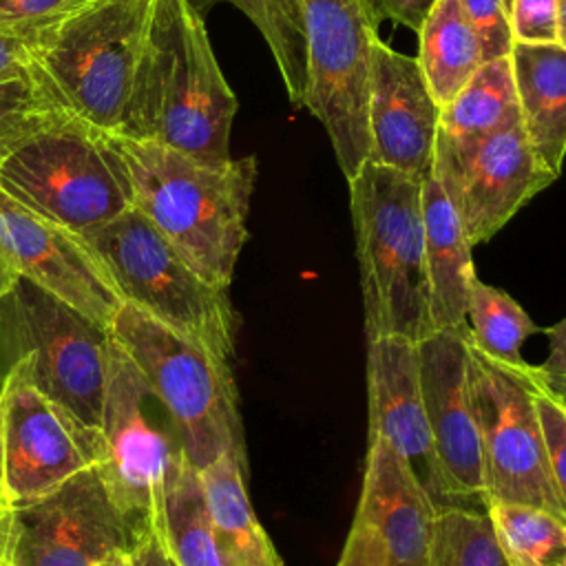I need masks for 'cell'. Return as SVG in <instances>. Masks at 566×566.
I'll return each mask as SVG.
<instances>
[{
	"mask_svg": "<svg viewBox=\"0 0 566 566\" xmlns=\"http://www.w3.org/2000/svg\"><path fill=\"white\" fill-rule=\"evenodd\" d=\"M137 208L212 285L228 290L248 241L256 159H195L166 144L108 133Z\"/></svg>",
	"mask_w": 566,
	"mask_h": 566,
	"instance_id": "obj_1",
	"label": "cell"
},
{
	"mask_svg": "<svg viewBox=\"0 0 566 566\" xmlns=\"http://www.w3.org/2000/svg\"><path fill=\"white\" fill-rule=\"evenodd\" d=\"M431 172L453 203L471 245L489 241L557 177L537 159L522 122L469 148L436 137Z\"/></svg>",
	"mask_w": 566,
	"mask_h": 566,
	"instance_id": "obj_14",
	"label": "cell"
},
{
	"mask_svg": "<svg viewBox=\"0 0 566 566\" xmlns=\"http://www.w3.org/2000/svg\"><path fill=\"white\" fill-rule=\"evenodd\" d=\"M0 338L11 360H24L42 394L86 427L99 429L111 349L106 327L18 279L0 298Z\"/></svg>",
	"mask_w": 566,
	"mask_h": 566,
	"instance_id": "obj_8",
	"label": "cell"
},
{
	"mask_svg": "<svg viewBox=\"0 0 566 566\" xmlns=\"http://www.w3.org/2000/svg\"><path fill=\"white\" fill-rule=\"evenodd\" d=\"M97 566H135L130 553H115L111 557H106L104 562H99Z\"/></svg>",
	"mask_w": 566,
	"mask_h": 566,
	"instance_id": "obj_43",
	"label": "cell"
},
{
	"mask_svg": "<svg viewBox=\"0 0 566 566\" xmlns=\"http://www.w3.org/2000/svg\"><path fill=\"white\" fill-rule=\"evenodd\" d=\"M237 108L195 0H159L122 133L223 164Z\"/></svg>",
	"mask_w": 566,
	"mask_h": 566,
	"instance_id": "obj_2",
	"label": "cell"
},
{
	"mask_svg": "<svg viewBox=\"0 0 566 566\" xmlns=\"http://www.w3.org/2000/svg\"><path fill=\"white\" fill-rule=\"evenodd\" d=\"M69 115L33 69L0 80V161L44 126Z\"/></svg>",
	"mask_w": 566,
	"mask_h": 566,
	"instance_id": "obj_30",
	"label": "cell"
},
{
	"mask_svg": "<svg viewBox=\"0 0 566 566\" xmlns=\"http://www.w3.org/2000/svg\"><path fill=\"white\" fill-rule=\"evenodd\" d=\"M420 387L442 484L451 502L484 500L478 422L469 396L467 327L418 340Z\"/></svg>",
	"mask_w": 566,
	"mask_h": 566,
	"instance_id": "obj_16",
	"label": "cell"
},
{
	"mask_svg": "<svg viewBox=\"0 0 566 566\" xmlns=\"http://www.w3.org/2000/svg\"><path fill=\"white\" fill-rule=\"evenodd\" d=\"M82 237L126 303L232 365L239 316L228 290L208 283L137 208L130 206Z\"/></svg>",
	"mask_w": 566,
	"mask_h": 566,
	"instance_id": "obj_6",
	"label": "cell"
},
{
	"mask_svg": "<svg viewBox=\"0 0 566 566\" xmlns=\"http://www.w3.org/2000/svg\"><path fill=\"white\" fill-rule=\"evenodd\" d=\"M548 336V356L539 365V371L546 376H564L566 378V316L544 329Z\"/></svg>",
	"mask_w": 566,
	"mask_h": 566,
	"instance_id": "obj_38",
	"label": "cell"
},
{
	"mask_svg": "<svg viewBox=\"0 0 566 566\" xmlns=\"http://www.w3.org/2000/svg\"><path fill=\"white\" fill-rule=\"evenodd\" d=\"M440 113L418 57L391 49L376 35L369 55V159L427 177Z\"/></svg>",
	"mask_w": 566,
	"mask_h": 566,
	"instance_id": "obj_17",
	"label": "cell"
},
{
	"mask_svg": "<svg viewBox=\"0 0 566 566\" xmlns=\"http://www.w3.org/2000/svg\"><path fill=\"white\" fill-rule=\"evenodd\" d=\"M148 398L146 380L111 336L99 424L104 460L97 469L137 544L161 535L166 491L179 458V449L150 422Z\"/></svg>",
	"mask_w": 566,
	"mask_h": 566,
	"instance_id": "obj_12",
	"label": "cell"
},
{
	"mask_svg": "<svg viewBox=\"0 0 566 566\" xmlns=\"http://www.w3.org/2000/svg\"><path fill=\"white\" fill-rule=\"evenodd\" d=\"M18 274H15V270L7 263V259L0 254V298H4L11 290H13V285L18 283Z\"/></svg>",
	"mask_w": 566,
	"mask_h": 566,
	"instance_id": "obj_41",
	"label": "cell"
},
{
	"mask_svg": "<svg viewBox=\"0 0 566 566\" xmlns=\"http://www.w3.org/2000/svg\"><path fill=\"white\" fill-rule=\"evenodd\" d=\"M531 378H533L535 407H537V416H539V424H542L551 478H553L559 500L566 509V409L542 385V380L535 374V365H531Z\"/></svg>",
	"mask_w": 566,
	"mask_h": 566,
	"instance_id": "obj_32",
	"label": "cell"
},
{
	"mask_svg": "<svg viewBox=\"0 0 566 566\" xmlns=\"http://www.w3.org/2000/svg\"><path fill=\"white\" fill-rule=\"evenodd\" d=\"M93 0H0V33L31 42Z\"/></svg>",
	"mask_w": 566,
	"mask_h": 566,
	"instance_id": "obj_31",
	"label": "cell"
},
{
	"mask_svg": "<svg viewBox=\"0 0 566 566\" xmlns=\"http://www.w3.org/2000/svg\"><path fill=\"white\" fill-rule=\"evenodd\" d=\"M438 504L382 438H369L356 515L378 533L389 566H427Z\"/></svg>",
	"mask_w": 566,
	"mask_h": 566,
	"instance_id": "obj_19",
	"label": "cell"
},
{
	"mask_svg": "<svg viewBox=\"0 0 566 566\" xmlns=\"http://www.w3.org/2000/svg\"><path fill=\"white\" fill-rule=\"evenodd\" d=\"M31 71H33L31 44L27 40L0 33V80L24 75Z\"/></svg>",
	"mask_w": 566,
	"mask_h": 566,
	"instance_id": "obj_37",
	"label": "cell"
},
{
	"mask_svg": "<svg viewBox=\"0 0 566 566\" xmlns=\"http://www.w3.org/2000/svg\"><path fill=\"white\" fill-rule=\"evenodd\" d=\"M513 42H557V0H513Z\"/></svg>",
	"mask_w": 566,
	"mask_h": 566,
	"instance_id": "obj_34",
	"label": "cell"
},
{
	"mask_svg": "<svg viewBox=\"0 0 566 566\" xmlns=\"http://www.w3.org/2000/svg\"><path fill=\"white\" fill-rule=\"evenodd\" d=\"M436 0H363L374 24L382 20H391L407 29L418 31L422 20Z\"/></svg>",
	"mask_w": 566,
	"mask_h": 566,
	"instance_id": "obj_36",
	"label": "cell"
},
{
	"mask_svg": "<svg viewBox=\"0 0 566 566\" xmlns=\"http://www.w3.org/2000/svg\"><path fill=\"white\" fill-rule=\"evenodd\" d=\"M484 513L509 566H566V517L504 500H486Z\"/></svg>",
	"mask_w": 566,
	"mask_h": 566,
	"instance_id": "obj_26",
	"label": "cell"
},
{
	"mask_svg": "<svg viewBox=\"0 0 566 566\" xmlns=\"http://www.w3.org/2000/svg\"><path fill=\"white\" fill-rule=\"evenodd\" d=\"M214 537L230 566H283V559L259 524L248 489L245 455L226 453L199 471Z\"/></svg>",
	"mask_w": 566,
	"mask_h": 566,
	"instance_id": "obj_22",
	"label": "cell"
},
{
	"mask_svg": "<svg viewBox=\"0 0 566 566\" xmlns=\"http://www.w3.org/2000/svg\"><path fill=\"white\" fill-rule=\"evenodd\" d=\"M537 378L542 380V385L562 402V407L566 409V378L564 376H546L539 371V367H535Z\"/></svg>",
	"mask_w": 566,
	"mask_h": 566,
	"instance_id": "obj_40",
	"label": "cell"
},
{
	"mask_svg": "<svg viewBox=\"0 0 566 566\" xmlns=\"http://www.w3.org/2000/svg\"><path fill=\"white\" fill-rule=\"evenodd\" d=\"M418 33L416 57L436 104L444 108L484 62L475 29L460 0H436Z\"/></svg>",
	"mask_w": 566,
	"mask_h": 566,
	"instance_id": "obj_24",
	"label": "cell"
},
{
	"mask_svg": "<svg viewBox=\"0 0 566 566\" xmlns=\"http://www.w3.org/2000/svg\"><path fill=\"white\" fill-rule=\"evenodd\" d=\"M469 22L475 29L482 60H495L511 53V9L513 0H460Z\"/></svg>",
	"mask_w": 566,
	"mask_h": 566,
	"instance_id": "obj_33",
	"label": "cell"
},
{
	"mask_svg": "<svg viewBox=\"0 0 566 566\" xmlns=\"http://www.w3.org/2000/svg\"><path fill=\"white\" fill-rule=\"evenodd\" d=\"M469 396L478 422L484 500L533 504L566 517L551 478L535 407L531 365L511 367L480 352L467 336Z\"/></svg>",
	"mask_w": 566,
	"mask_h": 566,
	"instance_id": "obj_9",
	"label": "cell"
},
{
	"mask_svg": "<svg viewBox=\"0 0 566 566\" xmlns=\"http://www.w3.org/2000/svg\"><path fill=\"white\" fill-rule=\"evenodd\" d=\"M0 389H2V378H0Z\"/></svg>",
	"mask_w": 566,
	"mask_h": 566,
	"instance_id": "obj_46",
	"label": "cell"
},
{
	"mask_svg": "<svg viewBox=\"0 0 566 566\" xmlns=\"http://www.w3.org/2000/svg\"><path fill=\"white\" fill-rule=\"evenodd\" d=\"M557 44L566 49V0H557Z\"/></svg>",
	"mask_w": 566,
	"mask_h": 566,
	"instance_id": "obj_42",
	"label": "cell"
},
{
	"mask_svg": "<svg viewBox=\"0 0 566 566\" xmlns=\"http://www.w3.org/2000/svg\"><path fill=\"white\" fill-rule=\"evenodd\" d=\"M243 11L259 29L276 62L292 104L305 97V29L298 0H226Z\"/></svg>",
	"mask_w": 566,
	"mask_h": 566,
	"instance_id": "obj_28",
	"label": "cell"
},
{
	"mask_svg": "<svg viewBox=\"0 0 566 566\" xmlns=\"http://www.w3.org/2000/svg\"><path fill=\"white\" fill-rule=\"evenodd\" d=\"M520 122L511 57L502 55L482 62L462 91L442 108L436 137L451 148H469Z\"/></svg>",
	"mask_w": 566,
	"mask_h": 566,
	"instance_id": "obj_23",
	"label": "cell"
},
{
	"mask_svg": "<svg viewBox=\"0 0 566 566\" xmlns=\"http://www.w3.org/2000/svg\"><path fill=\"white\" fill-rule=\"evenodd\" d=\"M305 29L303 106L323 124L352 179L369 159V55L376 24L363 0H298Z\"/></svg>",
	"mask_w": 566,
	"mask_h": 566,
	"instance_id": "obj_10",
	"label": "cell"
},
{
	"mask_svg": "<svg viewBox=\"0 0 566 566\" xmlns=\"http://www.w3.org/2000/svg\"><path fill=\"white\" fill-rule=\"evenodd\" d=\"M427 566H509L486 513L462 504L438 509Z\"/></svg>",
	"mask_w": 566,
	"mask_h": 566,
	"instance_id": "obj_29",
	"label": "cell"
},
{
	"mask_svg": "<svg viewBox=\"0 0 566 566\" xmlns=\"http://www.w3.org/2000/svg\"><path fill=\"white\" fill-rule=\"evenodd\" d=\"M537 332L539 327L509 292L480 279L473 281L467 310V336L480 352L511 367H522L526 365L522 345Z\"/></svg>",
	"mask_w": 566,
	"mask_h": 566,
	"instance_id": "obj_27",
	"label": "cell"
},
{
	"mask_svg": "<svg viewBox=\"0 0 566 566\" xmlns=\"http://www.w3.org/2000/svg\"><path fill=\"white\" fill-rule=\"evenodd\" d=\"M336 566H389L385 546L371 524L354 515L340 559Z\"/></svg>",
	"mask_w": 566,
	"mask_h": 566,
	"instance_id": "obj_35",
	"label": "cell"
},
{
	"mask_svg": "<svg viewBox=\"0 0 566 566\" xmlns=\"http://www.w3.org/2000/svg\"><path fill=\"white\" fill-rule=\"evenodd\" d=\"M0 188L80 234L133 206L128 175L111 135L73 115L44 126L2 159Z\"/></svg>",
	"mask_w": 566,
	"mask_h": 566,
	"instance_id": "obj_7",
	"label": "cell"
},
{
	"mask_svg": "<svg viewBox=\"0 0 566 566\" xmlns=\"http://www.w3.org/2000/svg\"><path fill=\"white\" fill-rule=\"evenodd\" d=\"M135 546L137 537L97 467L31 502L7 506L2 555L9 566H97Z\"/></svg>",
	"mask_w": 566,
	"mask_h": 566,
	"instance_id": "obj_13",
	"label": "cell"
},
{
	"mask_svg": "<svg viewBox=\"0 0 566 566\" xmlns=\"http://www.w3.org/2000/svg\"><path fill=\"white\" fill-rule=\"evenodd\" d=\"M159 537L175 566H230L210 524L199 471L181 447L166 491Z\"/></svg>",
	"mask_w": 566,
	"mask_h": 566,
	"instance_id": "obj_25",
	"label": "cell"
},
{
	"mask_svg": "<svg viewBox=\"0 0 566 566\" xmlns=\"http://www.w3.org/2000/svg\"><path fill=\"white\" fill-rule=\"evenodd\" d=\"M108 332L168 411L179 447L197 471L226 453L245 455L230 363L126 301Z\"/></svg>",
	"mask_w": 566,
	"mask_h": 566,
	"instance_id": "obj_5",
	"label": "cell"
},
{
	"mask_svg": "<svg viewBox=\"0 0 566 566\" xmlns=\"http://www.w3.org/2000/svg\"><path fill=\"white\" fill-rule=\"evenodd\" d=\"M159 0H93L35 35L33 69L75 119L122 133Z\"/></svg>",
	"mask_w": 566,
	"mask_h": 566,
	"instance_id": "obj_4",
	"label": "cell"
},
{
	"mask_svg": "<svg viewBox=\"0 0 566 566\" xmlns=\"http://www.w3.org/2000/svg\"><path fill=\"white\" fill-rule=\"evenodd\" d=\"M99 429L42 394L24 360L9 363L0 389V497L4 506L31 502L71 475L99 467Z\"/></svg>",
	"mask_w": 566,
	"mask_h": 566,
	"instance_id": "obj_11",
	"label": "cell"
},
{
	"mask_svg": "<svg viewBox=\"0 0 566 566\" xmlns=\"http://www.w3.org/2000/svg\"><path fill=\"white\" fill-rule=\"evenodd\" d=\"M130 557H133L135 566H175V562L170 559L159 535H153V537L139 542L130 551Z\"/></svg>",
	"mask_w": 566,
	"mask_h": 566,
	"instance_id": "obj_39",
	"label": "cell"
},
{
	"mask_svg": "<svg viewBox=\"0 0 566 566\" xmlns=\"http://www.w3.org/2000/svg\"><path fill=\"white\" fill-rule=\"evenodd\" d=\"M422 221L433 332L467 327L471 287L478 279L471 256L473 245L433 172L422 179Z\"/></svg>",
	"mask_w": 566,
	"mask_h": 566,
	"instance_id": "obj_20",
	"label": "cell"
},
{
	"mask_svg": "<svg viewBox=\"0 0 566 566\" xmlns=\"http://www.w3.org/2000/svg\"><path fill=\"white\" fill-rule=\"evenodd\" d=\"M422 179L363 161L347 179L367 340L433 332L424 270Z\"/></svg>",
	"mask_w": 566,
	"mask_h": 566,
	"instance_id": "obj_3",
	"label": "cell"
},
{
	"mask_svg": "<svg viewBox=\"0 0 566 566\" xmlns=\"http://www.w3.org/2000/svg\"><path fill=\"white\" fill-rule=\"evenodd\" d=\"M509 57L528 144L559 177L566 155V49L557 42H513Z\"/></svg>",
	"mask_w": 566,
	"mask_h": 566,
	"instance_id": "obj_21",
	"label": "cell"
},
{
	"mask_svg": "<svg viewBox=\"0 0 566 566\" xmlns=\"http://www.w3.org/2000/svg\"><path fill=\"white\" fill-rule=\"evenodd\" d=\"M367 438L387 440L438 506L455 504L444 491L433 451L416 340L394 334L367 340Z\"/></svg>",
	"mask_w": 566,
	"mask_h": 566,
	"instance_id": "obj_18",
	"label": "cell"
},
{
	"mask_svg": "<svg viewBox=\"0 0 566 566\" xmlns=\"http://www.w3.org/2000/svg\"><path fill=\"white\" fill-rule=\"evenodd\" d=\"M4 515H7V506L0 504V553H2V542H4Z\"/></svg>",
	"mask_w": 566,
	"mask_h": 566,
	"instance_id": "obj_44",
	"label": "cell"
},
{
	"mask_svg": "<svg viewBox=\"0 0 566 566\" xmlns=\"http://www.w3.org/2000/svg\"><path fill=\"white\" fill-rule=\"evenodd\" d=\"M0 254L15 274L93 323L111 327L124 303L115 281L88 241L0 188Z\"/></svg>",
	"mask_w": 566,
	"mask_h": 566,
	"instance_id": "obj_15",
	"label": "cell"
},
{
	"mask_svg": "<svg viewBox=\"0 0 566 566\" xmlns=\"http://www.w3.org/2000/svg\"><path fill=\"white\" fill-rule=\"evenodd\" d=\"M0 504H4V502H2V497H0Z\"/></svg>",
	"mask_w": 566,
	"mask_h": 566,
	"instance_id": "obj_47",
	"label": "cell"
},
{
	"mask_svg": "<svg viewBox=\"0 0 566 566\" xmlns=\"http://www.w3.org/2000/svg\"><path fill=\"white\" fill-rule=\"evenodd\" d=\"M0 566H9V562H7V557L0 553Z\"/></svg>",
	"mask_w": 566,
	"mask_h": 566,
	"instance_id": "obj_45",
	"label": "cell"
}]
</instances>
